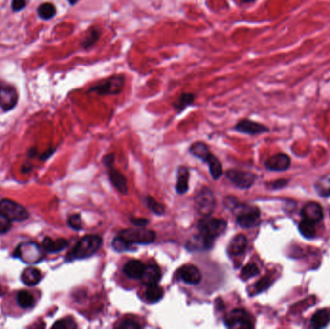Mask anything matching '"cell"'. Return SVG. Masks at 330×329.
Instances as JSON below:
<instances>
[{"label":"cell","mask_w":330,"mask_h":329,"mask_svg":"<svg viewBox=\"0 0 330 329\" xmlns=\"http://www.w3.org/2000/svg\"><path fill=\"white\" fill-rule=\"evenodd\" d=\"M103 244V239L98 235H87L80 239L71 252L67 255V261L82 260L95 255Z\"/></svg>","instance_id":"1"},{"label":"cell","mask_w":330,"mask_h":329,"mask_svg":"<svg viewBox=\"0 0 330 329\" xmlns=\"http://www.w3.org/2000/svg\"><path fill=\"white\" fill-rule=\"evenodd\" d=\"M226 228L227 223L225 220L212 218L211 216L205 217L197 224L198 235L212 247L216 239L225 232Z\"/></svg>","instance_id":"2"},{"label":"cell","mask_w":330,"mask_h":329,"mask_svg":"<svg viewBox=\"0 0 330 329\" xmlns=\"http://www.w3.org/2000/svg\"><path fill=\"white\" fill-rule=\"evenodd\" d=\"M189 152L195 157L200 158L209 165L211 176L214 180H219L223 174L222 164L218 157L211 154L209 147L203 142H195L189 148Z\"/></svg>","instance_id":"3"},{"label":"cell","mask_w":330,"mask_h":329,"mask_svg":"<svg viewBox=\"0 0 330 329\" xmlns=\"http://www.w3.org/2000/svg\"><path fill=\"white\" fill-rule=\"evenodd\" d=\"M126 84V77L123 74H114L101 80L96 85L92 86L87 93H96L100 96H116L119 95Z\"/></svg>","instance_id":"4"},{"label":"cell","mask_w":330,"mask_h":329,"mask_svg":"<svg viewBox=\"0 0 330 329\" xmlns=\"http://www.w3.org/2000/svg\"><path fill=\"white\" fill-rule=\"evenodd\" d=\"M139 229H125L118 233V236L126 242L131 244H150L154 241L155 232L145 227H138Z\"/></svg>","instance_id":"5"},{"label":"cell","mask_w":330,"mask_h":329,"mask_svg":"<svg viewBox=\"0 0 330 329\" xmlns=\"http://www.w3.org/2000/svg\"><path fill=\"white\" fill-rule=\"evenodd\" d=\"M14 256L21 259L23 263L28 264H35L43 260L44 256V249L36 242L28 241L21 243L15 250Z\"/></svg>","instance_id":"6"},{"label":"cell","mask_w":330,"mask_h":329,"mask_svg":"<svg viewBox=\"0 0 330 329\" xmlns=\"http://www.w3.org/2000/svg\"><path fill=\"white\" fill-rule=\"evenodd\" d=\"M195 209L204 216H211L216 209V197L209 187H202L195 196Z\"/></svg>","instance_id":"7"},{"label":"cell","mask_w":330,"mask_h":329,"mask_svg":"<svg viewBox=\"0 0 330 329\" xmlns=\"http://www.w3.org/2000/svg\"><path fill=\"white\" fill-rule=\"evenodd\" d=\"M224 324L229 329H250L254 328L249 314L242 309L232 310L225 316Z\"/></svg>","instance_id":"8"},{"label":"cell","mask_w":330,"mask_h":329,"mask_svg":"<svg viewBox=\"0 0 330 329\" xmlns=\"http://www.w3.org/2000/svg\"><path fill=\"white\" fill-rule=\"evenodd\" d=\"M234 209L239 208L240 212L237 215V223L244 229H250L258 225L260 220V210L256 207L242 206L234 204Z\"/></svg>","instance_id":"9"},{"label":"cell","mask_w":330,"mask_h":329,"mask_svg":"<svg viewBox=\"0 0 330 329\" xmlns=\"http://www.w3.org/2000/svg\"><path fill=\"white\" fill-rule=\"evenodd\" d=\"M0 212L16 222H23L29 219V213L26 208L9 199H2L0 201Z\"/></svg>","instance_id":"10"},{"label":"cell","mask_w":330,"mask_h":329,"mask_svg":"<svg viewBox=\"0 0 330 329\" xmlns=\"http://www.w3.org/2000/svg\"><path fill=\"white\" fill-rule=\"evenodd\" d=\"M226 176L237 187L242 189L251 187L256 181V176L253 173L235 169L228 170L226 172Z\"/></svg>","instance_id":"11"},{"label":"cell","mask_w":330,"mask_h":329,"mask_svg":"<svg viewBox=\"0 0 330 329\" xmlns=\"http://www.w3.org/2000/svg\"><path fill=\"white\" fill-rule=\"evenodd\" d=\"M17 90L8 84L0 83V108L4 111L13 110L18 103Z\"/></svg>","instance_id":"12"},{"label":"cell","mask_w":330,"mask_h":329,"mask_svg":"<svg viewBox=\"0 0 330 329\" xmlns=\"http://www.w3.org/2000/svg\"><path fill=\"white\" fill-rule=\"evenodd\" d=\"M235 130L241 133L248 135H257L267 132L269 131V129L266 126L248 119H242L240 122H238L237 125L235 126Z\"/></svg>","instance_id":"13"},{"label":"cell","mask_w":330,"mask_h":329,"mask_svg":"<svg viewBox=\"0 0 330 329\" xmlns=\"http://www.w3.org/2000/svg\"><path fill=\"white\" fill-rule=\"evenodd\" d=\"M302 219L310 221L312 223H319L324 219V212L319 203L309 202L304 205L301 210Z\"/></svg>","instance_id":"14"},{"label":"cell","mask_w":330,"mask_h":329,"mask_svg":"<svg viewBox=\"0 0 330 329\" xmlns=\"http://www.w3.org/2000/svg\"><path fill=\"white\" fill-rule=\"evenodd\" d=\"M179 277L184 283L190 285H197L202 280V273L200 269L193 264H184L179 271Z\"/></svg>","instance_id":"15"},{"label":"cell","mask_w":330,"mask_h":329,"mask_svg":"<svg viewBox=\"0 0 330 329\" xmlns=\"http://www.w3.org/2000/svg\"><path fill=\"white\" fill-rule=\"evenodd\" d=\"M291 165V158L285 154H277L269 157L265 162V167L271 171H285Z\"/></svg>","instance_id":"16"},{"label":"cell","mask_w":330,"mask_h":329,"mask_svg":"<svg viewBox=\"0 0 330 329\" xmlns=\"http://www.w3.org/2000/svg\"><path fill=\"white\" fill-rule=\"evenodd\" d=\"M146 265L138 260H131L124 266V273L132 279H141Z\"/></svg>","instance_id":"17"},{"label":"cell","mask_w":330,"mask_h":329,"mask_svg":"<svg viewBox=\"0 0 330 329\" xmlns=\"http://www.w3.org/2000/svg\"><path fill=\"white\" fill-rule=\"evenodd\" d=\"M69 242L65 239H58L56 241H53L48 237L44 238L42 242V247L44 251L47 253H58L67 248Z\"/></svg>","instance_id":"18"},{"label":"cell","mask_w":330,"mask_h":329,"mask_svg":"<svg viewBox=\"0 0 330 329\" xmlns=\"http://www.w3.org/2000/svg\"><path fill=\"white\" fill-rule=\"evenodd\" d=\"M161 278V270L160 268L155 264H149L146 265L143 275L141 277L142 282L149 286L157 284Z\"/></svg>","instance_id":"19"},{"label":"cell","mask_w":330,"mask_h":329,"mask_svg":"<svg viewBox=\"0 0 330 329\" xmlns=\"http://www.w3.org/2000/svg\"><path fill=\"white\" fill-rule=\"evenodd\" d=\"M109 178L110 182L113 184V186L122 194H127L128 193V183H127V179L125 176L118 170L113 169L112 167L110 168L109 171Z\"/></svg>","instance_id":"20"},{"label":"cell","mask_w":330,"mask_h":329,"mask_svg":"<svg viewBox=\"0 0 330 329\" xmlns=\"http://www.w3.org/2000/svg\"><path fill=\"white\" fill-rule=\"evenodd\" d=\"M247 247V239L244 235H238L230 242L229 253L233 256H239L243 254Z\"/></svg>","instance_id":"21"},{"label":"cell","mask_w":330,"mask_h":329,"mask_svg":"<svg viewBox=\"0 0 330 329\" xmlns=\"http://www.w3.org/2000/svg\"><path fill=\"white\" fill-rule=\"evenodd\" d=\"M103 31L99 26H92L88 29L86 35L82 39L81 42V47L84 49H87L91 46H93L102 37Z\"/></svg>","instance_id":"22"},{"label":"cell","mask_w":330,"mask_h":329,"mask_svg":"<svg viewBox=\"0 0 330 329\" xmlns=\"http://www.w3.org/2000/svg\"><path fill=\"white\" fill-rule=\"evenodd\" d=\"M42 279V272L35 267H28L22 273V281L30 287L36 286Z\"/></svg>","instance_id":"23"},{"label":"cell","mask_w":330,"mask_h":329,"mask_svg":"<svg viewBox=\"0 0 330 329\" xmlns=\"http://www.w3.org/2000/svg\"><path fill=\"white\" fill-rule=\"evenodd\" d=\"M195 98L196 96L193 93H182L173 103V109L177 113H182L186 108L194 104Z\"/></svg>","instance_id":"24"},{"label":"cell","mask_w":330,"mask_h":329,"mask_svg":"<svg viewBox=\"0 0 330 329\" xmlns=\"http://www.w3.org/2000/svg\"><path fill=\"white\" fill-rule=\"evenodd\" d=\"M329 322H330V313L326 309L317 311L311 319V325L314 329H324L328 326Z\"/></svg>","instance_id":"25"},{"label":"cell","mask_w":330,"mask_h":329,"mask_svg":"<svg viewBox=\"0 0 330 329\" xmlns=\"http://www.w3.org/2000/svg\"><path fill=\"white\" fill-rule=\"evenodd\" d=\"M189 171L186 167L182 166L178 170V179L176 183V191L179 194H183L188 190Z\"/></svg>","instance_id":"26"},{"label":"cell","mask_w":330,"mask_h":329,"mask_svg":"<svg viewBox=\"0 0 330 329\" xmlns=\"http://www.w3.org/2000/svg\"><path fill=\"white\" fill-rule=\"evenodd\" d=\"M163 290L161 287H159L157 284L149 285L147 288L146 295L147 301L150 303H156L161 300L163 297Z\"/></svg>","instance_id":"27"},{"label":"cell","mask_w":330,"mask_h":329,"mask_svg":"<svg viewBox=\"0 0 330 329\" xmlns=\"http://www.w3.org/2000/svg\"><path fill=\"white\" fill-rule=\"evenodd\" d=\"M17 302L23 309L32 308L35 304L34 296L27 291H21L17 293Z\"/></svg>","instance_id":"28"},{"label":"cell","mask_w":330,"mask_h":329,"mask_svg":"<svg viewBox=\"0 0 330 329\" xmlns=\"http://www.w3.org/2000/svg\"><path fill=\"white\" fill-rule=\"evenodd\" d=\"M315 223H312L310 221L302 219L299 223V232L301 235L306 239H312L316 235V227Z\"/></svg>","instance_id":"29"},{"label":"cell","mask_w":330,"mask_h":329,"mask_svg":"<svg viewBox=\"0 0 330 329\" xmlns=\"http://www.w3.org/2000/svg\"><path fill=\"white\" fill-rule=\"evenodd\" d=\"M38 14L43 20H50L56 14V8L51 3H44L38 8Z\"/></svg>","instance_id":"30"},{"label":"cell","mask_w":330,"mask_h":329,"mask_svg":"<svg viewBox=\"0 0 330 329\" xmlns=\"http://www.w3.org/2000/svg\"><path fill=\"white\" fill-rule=\"evenodd\" d=\"M259 273H260V270H259L256 264L253 263H247L242 268L241 275H242V278L243 280H247V279H250V278L256 276Z\"/></svg>","instance_id":"31"},{"label":"cell","mask_w":330,"mask_h":329,"mask_svg":"<svg viewBox=\"0 0 330 329\" xmlns=\"http://www.w3.org/2000/svg\"><path fill=\"white\" fill-rule=\"evenodd\" d=\"M112 247L114 250H116L117 252H124V251H128V250H132V247L131 244H129L128 242H126L123 239H121L119 236H117L113 241H112Z\"/></svg>","instance_id":"32"},{"label":"cell","mask_w":330,"mask_h":329,"mask_svg":"<svg viewBox=\"0 0 330 329\" xmlns=\"http://www.w3.org/2000/svg\"><path fill=\"white\" fill-rule=\"evenodd\" d=\"M146 201L147 206L149 207V209H150L153 213H154L155 215H159V216H161V215L164 214L165 210H164L163 206H162L161 204H159L157 201H155L153 197L148 196L146 198Z\"/></svg>","instance_id":"33"},{"label":"cell","mask_w":330,"mask_h":329,"mask_svg":"<svg viewBox=\"0 0 330 329\" xmlns=\"http://www.w3.org/2000/svg\"><path fill=\"white\" fill-rule=\"evenodd\" d=\"M316 189L323 197L330 196V180L323 179L316 184Z\"/></svg>","instance_id":"34"},{"label":"cell","mask_w":330,"mask_h":329,"mask_svg":"<svg viewBox=\"0 0 330 329\" xmlns=\"http://www.w3.org/2000/svg\"><path fill=\"white\" fill-rule=\"evenodd\" d=\"M76 328L77 326L72 318H65V319L59 320L52 326V329H74Z\"/></svg>","instance_id":"35"},{"label":"cell","mask_w":330,"mask_h":329,"mask_svg":"<svg viewBox=\"0 0 330 329\" xmlns=\"http://www.w3.org/2000/svg\"><path fill=\"white\" fill-rule=\"evenodd\" d=\"M12 227V220L5 214L0 212V234L7 233Z\"/></svg>","instance_id":"36"},{"label":"cell","mask_w":330,"mask_h":329,"mask_svg":"<svg viewBox=\"0 0 330 329\" xmlns=\"http://www.w3.org/2000/svg\"><path fill=\"white\" fill-rule=\"evenodd\" d=\"M68 224L73 230H76V231L81 230V228H82V221H81L80 215L75 214V215L71 216L68 219Z\"/></svg>","instance_id":"37"},{"label":"cell","mask_w":330,"mask_h":329,"mask_svg":"<svg viewBox=\"0 0 330 329\" xmlns=\"http://www.w3.org/2000/svg\"><path fill=\"white\" fill-rule=\"evenodd\" d=\"M271 285V280L269 279V277H263L262 279H260L255 285V290L257 293H261L265 291L266 289H268Z\"/></svg>","instance_id":"38"},{"label":"cell","mask_w":330,"mask_h":329,"mask_svg":"<svg viewBox=\"0 0 330 329\" xmlns=\"http://www.w3.org/2000/svg\"><path fill=\"white\" fill-rule=\"evenodd\" d=\"M141 328V326L139 324H137L136 322L133 321H124L122 322L119 326L118 329H138Z\"/></svg>","instance_id":"39"},{"label":"cell","mask_w":330,"mask_h":329,"mask_svg":"<svg viewBox=\"0 0 330 329\" xmlns=\"http://www.w3.org/2000/svg\"><path fill=\"white\" fill-rule=\"evenodd\" d=\"M26 6V0H13L12 1V9L16 12H19Z\"/></svg>","instance_id":"40"},{"label":"cell","mask_w":330,"mask_h":329,"mask_svg":"<svg viewBox=\"0 0 330 329\" xmlns=\"http://www.w3.org/2000/svg\"><path fill=\"white\" fill-rule=\"evenodd\" d=\"M131 222L136 226V227H146L149 224V221L146 219H140V218H132Z\"/></svg>","instance_id":"41"},{"label":"cell","mask_w":330,"mask_h":329,"mask_svg":"<svg viewBox=\"0 0 330 329\" xmlns=\"http://www.w3.org/2000/svg\"><path fill=\"white\" fill-rule=\"evenodd\" d=\"M114 159H115V154H107V155L103 158V163L106 165V167L111 168V167L113 166Z\"/></svg>","instance_id":"42"},{"label":"cell","mask_w":330,"mask_h":329,"mask_svg":"<svg viewBox=\"0 0 330 329\" xmlns=\"http://www.w3.org/2000/svg\"><path fill=\"white\" fill-rule=\"evenodd\" d=\"M288 180H284V179H281V180H278V181H275L274 183H272V188L273 189H280V188H283L284 186H286L288 184Z\"/></svg>","instance_id":"43"},{"label":"cell","mask_w":330,"mask_h":329,"mask_svg":"<svg viewBox=\"0 0 330 329\" xmlns=\"http://www.w3.org/2000/svg\"><path fill=\"white\" fill-rule=\"evenodd\" d=\"M69 1V3L71 4V5H74V4H76L79 0H68Z\"/></svg>","instance_id":"44"},{"label":"cell","mask_w":330,"mask_h":329,"mask_svg":"<svg viewBox=\"0 0 330 329\" xmlns=\"http://www.w3.org/2000/svg\"><path fill=\"white\" fill-rule=\"evenodd\" d=\"M242 1L244 3H252V2H255L256 0H242Z\"/></svg>","instance_id":"45"},{"label":"cell","mask_w":330,"mask_h":329,"mask_svg":"<svg viewBox=\"0 0 330 329\" xmlns=\"http://www.w3.org/2000/svg\"><path fill=\"white\" fill-rule=\"evenodd\" d=\"M0 293H1V287H0Z\"/></svg>","instance_id":"46"}]
</instances>
